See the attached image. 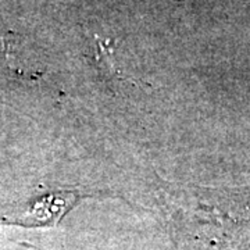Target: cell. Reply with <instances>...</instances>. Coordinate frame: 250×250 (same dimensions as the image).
Returning a JSON list of instances; mask_svg holds the SVG:
<instances>
[{"label": "cell", "mask_w": 250, "mask_h": 250, "mask_svg": "<svg viewBox=\"0 0 250 250\" xmlns=\"http://www.w3.org/2000/svg\"><path fill=\"white\" fill-rule=\"evenodd\" d=\"M195 203L184 197L185 206L172 200L171 203L184 206V213H170L171 215H189L188 220L195 217L199 232L210 238L211 243L232 241L233 233L241 228L245 215V206L236 203L239 199L233 193H223L215 189L195 190Z\"/></svg>", "instance_id": "6da1fadb"}, {"label": "cell", "mask_w": 250, "mask_h": 250, "mask_svg": "<svg viewBox=\"0 0 250 250\" xmlns=\"http://www.w3.org/2000/svg\"><path fill=\"white\" fill-rule=\"evenodd\" d=\"M96 49L93 50V62L98 67V71L100 77L106 81L107 83L113 85L116 82H132L134 85H138V82L135 78L123 75L116 68V62H114V53H113V47L108 46L107 41H102L96 38Z\"/></svg>", "instance_id": "7a4b0ae2"}]
</instances>
